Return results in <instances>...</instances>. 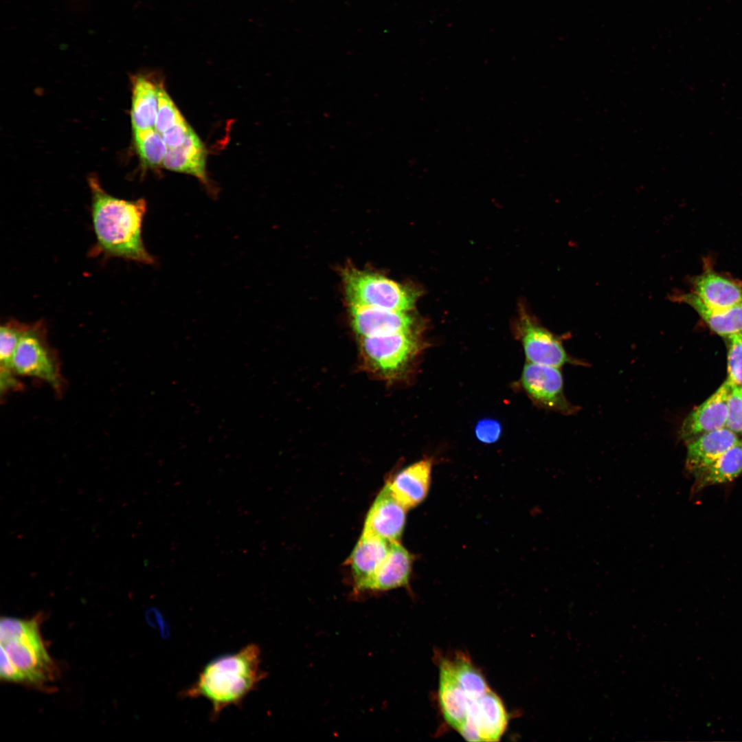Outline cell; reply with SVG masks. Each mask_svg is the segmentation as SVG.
Returning a JSON list of instances; mask_svg holds the SVG:
<instances>
[{
	"instance_id": "obj_1",
	"label": "cell",
	"mask_w": 742,
	"mask_h": 742,
	"mask_svg": "<svg viewBox=\"0 0 742 742\" xmlns=\"http://www.w3.org/2000/svg\"><path fill=\"white\" fill-rule=\"evenodd\" d=\"M261 651L249 644L237 652L218 656L207 663L197 679L183 690V698H203L211 704L212 720L229 706H240L266 677L261 668Z\"/></svg>"
},
{
	"instance_id": "obj_2",
	"label": "cell",
	"mask_w": 742,
	"mask_h": 742,
	"mask_svg": "<svg viewBox=\"0 0 742 742\" xmlns=\"http://www.w3.org/2000/svg\"><path fill=\"white\" fill-rule=\"evenodd\" d=\"M89 186L98 252L106 256L153 264L154 258L146 250L142 236L146 212L145 200L128 201L113 196L102 188L95 178L89 179Z\"/></svg>"
},
{
	"instance_id": "obj_3",
	"label": "cell",
	"mask_w": 742,
	"mask_h": 742,
	"mask_svg": "<svg viewBox=\"0 0 742 742\" xmlns=\"http://www.w3.org/2000/svg\"><path fill=\"white\" fill-rule=\"evenodd\" d=\"M38 621L1 618V653L14 669L15 683L43 687L56 679L58 671L45 647Z\"/></svg>"
},
{
	"instance_id": "obj_4",
	"label": "cell",
	"mask_w": 742,
	"mask_h": 742,
	"mask_svg": "<svg viewBox=\"0 0 742 742\" xmlns=\"http://www.w3.org/2000/svg\"><path fill=\"white\" fill-rule=\"evenodd\" d=\"M341 277L349 306L409 312L420 295V291L416 286L352 267L344 269Z\"/></svg>"
},
{
	"instance_id": "obj_5",
	"label": "cell",
	"mask_w": 742,
	"mask_h": 742,
	"mask_svg": "<svg viewBox=\"0 0 742 742\" xmlns=\"http://www.w3.org/2000/svg\"><path fill=\"white\" fill-rule=\"evenodd\" d=\"M359 338L364 366L387 380L403 373L420 346L417 330Z\"/></svg>"
},
{
	"instance_id": "obj_6",
	"label": "cell",
	"mask_w": 742,
	"mask_h": 742,
	"mask_svg": "<svg viewBox=\"0 0 742 742\" xmlns=\"http://www.w3.org/2000/svg\"><path fill=\"white\" fill-rule=\"evenodd\" d=\"M12 369L16 375L37 378L56 392L61 391L63 379L60 363L47 341L41 322L29 325L21 337L13 357Z\"/></svg>"
},
{
	"instance_id": "obj_7",
	"label": "cell",
	"mask_w": 742,
	"mask_h": 742,
	"mask_svg": "<svg viewBox=\"0 0 742 742\" xmlns=\"http://www.w3.org/2000/svg\"><path fill=\"white\" fill-rule=\"evenodd\" d=\"M516 330L528 362L557 368L587 364L570 356L560 339L539 324L523 306L519 307Z\"/></svg>"
},
{
	"instance_id": "obj_8",
	"label": "cell",
	"mask_w": 742,
	"mask_h": 742,
	"mask_svg": "<svg viewBox=\"0 0 742 742\" xmlns=\"http://www.w3.org/2000/svg\"><path fill=\"white\" fill-rule=\"evenodd\" d=\"M521 384L532 399L544 408L564 415L578 411L565 395L559 368L528 361L523 369Z\"/></svg>"
},
{
	"instance_id": "obj_9",
	"label": "cell",
	"mask_w": 742,
	"mask_h": 742,
	"mask_svg": "<svg viewBox=\"0 0 742 742\" xmlns=\"http://www.w3.org/2000/svg\"><path fill=\"white\" fill-rule=\"evenodd\" d=\"M507 724L504 705L490 689L473 702L466 721L458 732L469 741H498Z\"/></svg>"
},
{
	"instance_id": "obj_10",
	"label": "cell",
	"mask_w": 742,
	"mask_h": 742,
	"mask_svg": "<svg viewBox=\"0 0 742 742\" xmlns=\"http://www.w3.org/2000/svg\"><path fill=\"white\" fill-rule=\"evenodd\" d=\"M407 510L386 484L369 509L362 533L390 542L399 541L405 525Z\"/></svg>"
},
{
	"instance_id": "obj_11",
	"label": "cell",
	"mask_w": 742,
	"mask_h": 742,
	"mask_svg": "<svg viewBox=\"0 0 742 742\" xmlns=\"http://www.w3.org/2000/svg\"><path fill=\"white\" fill-rule=\"evenodd\" d=\"M351 324L359 337L387 335L416 329V318L411 311L349 306Z\"/></svg>"
},
{
	"instance_id": "obj_12",
	"label": "cell",
	"mask_w": 742,
	"mask_h": 742,
	"mask_svg": "<svg viewBox=\"0 0 742 742\" xmlns=\"http://www.w3.org/2000/svg\"><path fill=\"white\" fill-rule=\"evenodd\" d=\"M731 387L732 385L726 380L715 392L686 416L679 431L682 440L688 442L726 427Z\"/></svg>"
},
{
	"instance_id": "obj_13",
	"label": "cell",
	"mask_w": 742,
	"mask_h": 742,
	"mask_svg": "<svg viewBox=\"0 0 742 742\" xmlns=\"http://www.w3.org/2000/svg\"><path fill=\"white\" fill-rule=\"evenodd\" d=\"M739 441L738 435L727 427L690 440L687 442L686 468L696 478Z\"/></svg>"
},
{
	"instance_id": "obj_14",
	"label": "cell",
	"mask_w": 742,
	"mask_h": 742,
	"mask_svg": "<svg viewBox=\"0 0 742 742\" xmlns=\"http://www.w3.org/2000/svg\"><path fill=\"white\" fill-rule=\"evenodd\" d=\"M390 543L376 536L361 534L348 560L357 592L368 591L373 576L388 552Z\"/></svg>"
},
{
	"instance_id": "obj_15",
	"label": "cell",
	"mask_w": 742,
	"mask_h": 742,
	"mask_svg": "<svg viewBox=\"0 0 742 742\" xmlns=\"http://www.w3.org/2000/svg\"><path fill=\"white\" fill-rule=\"evenodd\" d=\"M433 460L424 458L402 469L387 484L395 497L407 508L418 506L427 497Z\"/></svg>"
},
{
	"instance_id": "obj_16",
	"label": "cell",
	"mask_w": 742,
	"mask_h": 742,
	"mask_svg": "<svg viewBox=\"0 0 742 742\" xmlns=\"http://www.w3.org/2000/svg\"><path fill=\"white\" fill-rule=\"evenodd\" d=\"M439 670L438 698L440 709L446 721L459 732L466 721L471 704L476 699L471 698L463 690L443 658L440 661Z\"/></svg>"
},
{
	"instance_id": "obj_17",
	"label": "cell",
	"mask_w": 742,
	"mask_h": 742,
	"mask_svg": "<svg viewBox=\"0 0 742 742\" xmlns=\"http://www.w3.org/2000/svg\"><path fill=\"white\" fill-rule=\"evenodd\" d=\"M693 293L706 306L723 309L742 302V287L710 268L692 280Z\"/></svg>"
},
{
	"instance_id": "obj_18",
	"label": "cell",
	"mask_w": 742,
	"mask_h": 742,
	"mask_svg": "<svg viewBox=\"0 0 742 742\" xmlns=\"http://www.w3.org/2000/svg\"><path fill=\"white\" fill-rule=\"evenodd\" d=\"M412 562V554L399 541L391 542L368 591H387L405 586L411 575Z\"/></svg>"
},
{
	"instance_id": "obj_19",
	"label": "cell",
	"mask_w": 742,
	"mask_h": 742,
	"mask_svg": "<svg viewBox=\"0 0 742 742\" xmlns=\"http://www.w3.org/2000/svg\"><path fill=\"white\" fill-rule=\"evenodd\" d=\"M206 151L192 130L179 146L168 148L163 164L168 170L187 173L205 181Z\"/></svg>"
},
{
	"instance_id": "obj_20",
	"label": "cell",
	"mask_w": 742,
	"mask_h": 742,
	"mask_svg": "<svg viewBox=\"0 0 742 742\" xmlns=\"http://www.w3.org/2000/svg\"><path fill=\"white\" fill-rule=\"evenodd\" d=\"M158 105V85L148 76L132 78L131 123L133 132L155 128Z\"/></svg>"
},
{
	"instance_id": "obj_21",
	"label": "cell",
	"mask_w": 742,
	"mask_h": 742,
	"mask_svg": "<svg viewBox=\"0 0 742 742\" xmlns=\"http://www.w3.org/2000/svg\"><path fill=\"white\" fill-rule=\"evenodd\" d=\"M677 298L693 308L719 335L727 337L742 332V302L726 308L714 309L706 306L692 292L680 295Z\"/></svg>"
},
{
	"instance_id": "obj_22",
	"label": "cell",
	"mask_w": 742,
	"mask_h": 742,
	"mask_svg": "<svg viewBox=\"0 0 742 742\" xmlns=\"http://www.w3.org/2000/svg\"><path fill=\"white\" fill-rule=\"evenodd\" d=\"M29 325L10 320L0 328V385L1 394L18 390L21 385L15 379L12 359L19 341Z\"/></svg>"
},
{
	"instance_id": "obj_23",
	"label": "cell",
	"mask_w": 742,
	"mask_h": 742,
	"mask_svg": "<svg viewBox=\"0 0 742 742\" xmlns=\"http://www.w3.org/2000/svg\"><path fill=\"white\" fill-rule=\"evenodd\" d=\"M742 473V441L730 448L695 478L697 492L712 485L729 482Z\"/></svg>"
},
{
	"instance_id": "obj_24",
	"label": "cell",
	"mask_w": 742,
	"mask_h": 742,
	"mask_svg": "<svg viewBox=\"0 0 742 742\" xmlns=\"http://www.w3.org/2000/svg\"><path fill=\"white\" fill-rule=\"evenodd\" d=\"M134 139L137 153L143 164L149 167L163 164L168 147L155 128L135 131Z\"/></svg>"
},
{
	"instance_id": "obj_25",
	"label": "cell",
	"mask_w": 742,
	"mask_h": 742,
	"mask_svg": "<svg viewBox=\"0 0 742 742\" xmlns=\"http://www.w3.org/2000/svg\"><path fill=\"white\" fill-rule=\"evenodd\" d=\"M184 120L183 117L163 86L158 85V105L155 128L163 134Z\"/></svg>"
},
{
	"instance_id": "obj_26",
	"label": "cell",
	"mask_w": 742,
	"mask_h": 742,
	"mask_svg": "<svg viewBox=\"0 0 742 742\" xmlns=\"http://www.w3.org/2000/svg\"><path fill=\"white\" fill-rule=\"evenodd\" d=\"M729 342L727 381L742 386V332L726 337Z\"/></svg>"
},
{
	"instance_id": "obj_27",
	"label": "cell",
	"mask_w": 742,
	"mask_h": 742,
	"mask_svg": "<svg viewBox=\"0 0 742 742\" xmlns=\"http://www.w3.org/2000/svg\"><path fill=\"white\" fill-rule=\"evenodd\" d=\"M737 435L742 434V386L732 385L728 401L726 427Z\"/></svg>"
},
{
	"instance_id": "obj_28",
	"label": "cell",
	"mask_w": 742,
	"mask_h": 742,
	"mask_svg": "<svg viewBox=\"0 0 742 742\" xmlns=\"http://www.w3.org/2000/svg\"><path fill=\"white\" fill-rule=\"evenodd\" d=\"M501 432L500 423L490 418L480 420L475 428L477 438L486 444L493 443L497 441L500 437Z\"/></svg>"
},
{
	"instance_id": "obj_29",
	"label": "cell",
	"mask_w": 742,
	"mask_h": 742,
	"mask_svg": "<svg viewBox=\"0 0 742 742\" xmlns=\"http://www.w3.org/2000/svg\"><path fill=\"white\" fill-rule=\"evenodd\" d=\"M192 130L184 120L169 128L161 135L168 148H172L181 146Z\"/></svg>"
}]
</instances>
